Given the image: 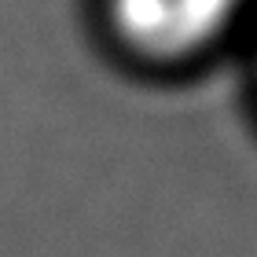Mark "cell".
Wrapping results in <instances>:
<instances>
[{
    "instance_id": "obj_1",
    "label": "cell",
    "mask_w": 257,
    "mask_h": 257,
    "mask_svg": "<svg viewBox=\"0 0 257 257\" xmlns=\"http://www.w3.org/2000/svg\"><path fill=\"white\" fill-rule=\"evenodd\" d=\"M235 0H114V19L144 52L180 55L228 22Z\"/></svg>"
}]
</instances>
